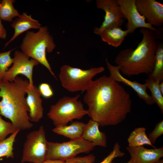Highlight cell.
<instances>
[{
  "label": "cell",
  "mask_w": 163,
  "mask_h": 163,
  "mask_svg": "<svg viewBox=\"0 0 163 163\" xmlns=\"http://www.w3.org/2000/svg\"><path fill=\"white\" fill-rule=\"evenodd\" d=\"M86 91L83 101L88 107L87 115L99 126L118 125L131 111L130 95L110 76L93 80Z\"/></svg>",
  "instance_id": "6da1fadb"
},
{
  "label": "cell",
  "mask_w": 163,
  "mask_h": 163,
  "mask_svg": "<svg viewBox=\"0 0 163 163\" xmlns=\"http://www.w3.org/2000/svg\"><path fill=\"white\" fill-rule=\"evenodd\" d=\"M29 85L28 80L18 76L11 82L0 80V115L10 120L20 130L30 129L34 126L30 120L25 97Z\"/></svg>",
  "instance_id": "7a4b0ae2"
},
{
  "label": "cell",
  "mask_w": 163,
  "mask_h": 163,
  "mask_svg": "<svg viewBox=\"0 0 163 163\" xmlns=\"http://www.w3.org/2000/svg\"><path fill=\"white\" fill-rule=\"evenodd\" d=\"M139 31L142 38L136 48L121 50L114 60L120 66V72L129 77L142 73L149 74L154 67L158 46L156 35L147 28H141Z\"/></svg>",
  "instance_id": "3957f363"
},
{
  "label": "cell",
  "mask_w": 163,
  "mask_h": 163,
  "mask_svg": "<svg viewBox=\"0 0 163 163\" xmlns=\"http://www.w3.org/2000/svg\"><path fill=\"white\" fill-rule=\"evenodd\" d=\"M56 47L47 27L42 26L37 32L28 31L20 46L23 53L45 66L56 79L46 56V52H52Z\"/></svg>",
  "instance_id": "277c9868"
},
{
  "label": "cell",
  "mask_w": 163,
  "mask_h": 163,
  "mask_svg": "<svg viewBox=\"0 0 163 163\" xmlns=\"http://www.w3.org/2000/svg\"><path fill=\"white\" fill-rule=\"evenodd\" d=\"M80 94L74 97L64 96L50 106L47 114L55 127L67 125L74 119H80L87 115V110L78 100Z\"/></svg>",
  "instance_id": "5b68a950"
},
{
  "label": "cell",
  "mask_w": 163,
  "mask_h": 163,
  "mask_svg": "<svg viewBox=\"0 0 163 163\" xmlns=\"http://www.w3.org/2000/svg\"><path fill=\"white\" fill-rule=\"evenodd\" d=\"M104 69L101 66L83 70L65 65L61 67L59 77L62 87L69 91H84L91 84L93 78Z\"/></svg>",
  "instance_id": "8992f818"
},
{
  "label": "cell",
  "mask_w": 163,
  "mask_h": 163,
  "mask_svg": "<svg viewBox=\"0 0 163 163\" xmlns=\"http://www.w3.org/2000/svg\"><path fill=\"white\" fill-rule=\"evenodd\" d=\"M44 127L30 132L27 136L21 162L42 163L46 160L47 143Z\"/></svg>",
  "instance_id": "52a82bcc"
},
{
  "label": "cell",
  "mask_w": 163,
  "mask_h": 163,
  "mask_svg": "<svg viewBox=\"0 0 163 163\" xmlns=\"http://www.w3.org/2000/svg\"><path fill=\"white\" fill-rule=\"evenodd\" d=\"M47 146L46 160L65 161L80 153H88L96 146L81 138L62 143L48 142Z\"/></svg>",
  "instance_id": "ba28073f"
},
{
  "label": "cell",
  "mask_w": 163,
  "mask_h": 163,
  "mask_svg": "<svg viewBox=\"0 0 163 163\" xmlns=\"http://www.w3.org/2000/svg\"><path fill=\"white\" fill-rule=\"evenodd\" d=\"M30 57L22 51L16 50L14 53L12 66L5 73L2 80L11 82L18 75L21 74L26 76L29 82V88L33 87V70L35 66L39 63Z\"/></svg>",
  "instance_id": "9c48e42d"
},
{
  "label": "cell",
  "mask_w": 163,
  "mask_h": 163,
  "mask_svg": "<svg viewBox=\"0 0 163 163\" xmlns=\"http://www.w3.org/2000/svg\"><path fill=\"white\" fill-rule=\"evenodd\" d=\"M96 5L105 11V15L100 27L94 28V33L99 35L105 29L120 27L123 24L124 18L117 0H97Z\"/></svg>",
  "instance_id": "30bf717a"
},
{
  "label": "cell",
  "mask_w": 163,
  "mask_h": 163,
  "mask_svg": "<svg viewBox=\"0 0 163 163\" xmlns=\"http://www.w3.org/2000/svg\"><path fill=\"white\" fill-rule=\"evenodd\" d=\"M124 19L127 21L126 30L129 34H133L139 28L149 29L154 32L158 29L145 21V18L139 12L136 5V0H117Z\"/></svg>",
  "instance_id": "8fae6325"
},
{
  "label": "cell",
  "mask_w": 163,
  "mask_h": 163,
  "mask_svg": "<svg viewBox=\"0 0 163 163\" xmlns=\"http://www.w3.org/2000/svg\"><path fill=\"white\" fill-rule=\"evenodd\" d=\"M137 8L147 23L159 27L163 24V4L155 0H136ZM154 27V26H153Z\"/></svg>",
  "instance_id": "7c38bea8"
},
{
  "label": "cell",
  "mask_w": 163,
  "mask_h": 163,
  "mask_svg": "<svg viewBox=\"0 0 163 163\" xmlns=\"http://www.w3.org/2000/svg\"><path fill=\"white\" fill-rule=\"evenodd\" d=\"M105 62L109 71L110 76L117 82H121L129 86L136 93L139 98L143 100L147 104L152 105L155 103L151 96L146 91V84H141L136 81H131L125 77L121 74L119 66H115L111 64L106 58Z\"/></svg>",
  "instance_id": "4fadbf2b"
},
{
  "label": "cell",
  "mask_w": 163,
  "mask_h": 163,
  "mask_svg": "<svg viewBox=\"0 0 163 163\" xmlns=\"http://www.w3.org/2000/svg\"><path fill=\"white\" fill-rule=\"evenodd\" d=\"M130 159L134 163H157L163 157V147L148 149L143 146H127Z\"/></svg>",
  "instance_id": "5bb4252c"
},
{
  "label": "cell",
  "mask_w": 163,
  "mask_h": 163,
  "mask_svg": "<svg viewBox=\"0 0 163 163\" xmlns=\"http://www.w3.org/2000/svg\"><path fill=\"white\" fill-rule=\"evenodd\" d=\"M26 97L29 108V115L31 122L37 123L43 118V108L41 95L38 88L34 85L33 87L27 88Z\"/></svg>",
  "instance_id": "9a60e30c"
},
{
  "label": "cell",
  "mask_w": 163,
  "mask_h": 163,
  "mask_svg": "<svg viewBox=\"0 0 163 163\" xmlns=\"http://www.w3.org/2000/svg\"><path fill=\"white\" fill-rule=\"evenodd\" d=\"M11 26L14 29V33L11 39L5 43V47H6L20 34L31 29H39L41 24L38 21L28 15L26 12L23 13L18 17L11 24Z\"/></svg>",
  "instance_id": "2e32d148"
},
{
  "label": "cell",
  "mask_w": 163,
  "mask_h": 163,
  "mask_svg": "<svg viewBox=\"0 0 163 163\" xmlns=\"http://www.w3.org/2000/svg\"><path fill=\"white\" fill-rule=\"evenodd\" d=\"M97 122L91 119L85 124L82 138L94 143L95 146H107V136L104 132L100 131Z\"/></svg>",
  "instance_id": "e0dca14e"
},
{
  "label": "cell",
  "mask_w": 163,
  "mask_h": 163,
  "mask_svg": "<svg viewBox=\"0 0 163 163\" xmlns=\"http://www.w3.org/2000/svg\"><path fill=\"white\" fill-rule=\"evenodd\" d=\"M129 34L127 30H123L119 27L105 29L99 35L103 41L109 45L117 47L121 44L125 37Z\"/></svg>",
  "instance_id": "ac0fdd59"
},
{
  "label": "cell",
  "mask_w": 163,
  "mask_h": 163,
  "mask_svg": "<svg viewBox=\"0 0 163 163\" xmlns=\"http://www.w3.org/2000/svg\"><path fill=\"white\" fill-rule=\"evenodd\" d=\"M85 125L83 122L75 121L69 125L55 127L52 131L71 140L75 139L82 138Z\"/></svg>",
  "instance_id": "d6986e66"
},
{
  "label": "cell",
  "mask_w": 163,
  "mask_h": 163,
  "mask_svg": "<svg viewBox=\"0 0 163 163\" xmlns=\"http://www.w3.org/2000/svg\"><path fill=\"white\" fill-rule=\"evenodd\" d=\"M127 141L128 146L130 147L148 145L154 148H156L151 142L146 133V129L144 127L135 128L130 133L128 138Z\"/></svg>",
  "instance_id": "ffe728a7"
},
{
  "label": "cell",
  "mask_w": 163,
  "mask_h": 163,
  "mask_svg": "<svg viewBox=\"0 0 163 163\" xmlns=\"http://www.w3.org/2000/svg\"><path fill=\"white\" fill-rule=\"evenodd\" d=\"M148 77L159 81H163V44L158 43L157 48L154 69L152 72L148 74Z\"/></svg>",
  "instance_id": "44dd1931"
},
{
  "label": "cell",
  "mask_w": 163,
  "mask_h": 163,
  "mask_svg": "<svg viewBox=\"0 0 163 163\" xmlns=\"http://www.w3.org/2000/svg\"><path fill=\"white\" fill-rule=\"evenodd\" d=\"M14 0H3L0 2V18L9 22L13 21V18L20 14L14 8Z\"/></svg>",
  "instance_id": "7402d4cb"
},
{
  "label": "cell",
  "mask_w": 163,
  "mask_h": 163,
  "mask_svg": "<svg viewBox=\"0 0 163 163\" xmlns=\"http://www.w3.org/2000/svg\"><path fill=\"white\" fill-rule=\"evenodd\" d=\"M147 88L151 91V96L154 102L163 113V95L161 92L159 87V81L148 77L145 80Z\"/></svg>",
  "instance_id": "603a6c76"
},
{
  "label": "cell",
  "mask_w": 163,
  "mask_h": 163,
  "mask_svg": "<svg viewBox=\"0 0 163 163\" xmlns=\"http://www.w3.org/2000/svg\"><path fill=\"white\" fill-rule=\"evenodd\" d=\"M20 131L18 129L8 137L0 142V158L5 157L14 158L13 146L16 138Z\"/></svg>",
  "instance_id": "cb8c5ba5"
},
{
  "label": "cell",
  "mask_w": 163,
  "mask_h": 163,
  "mask_svg": "<svg viewBox=\"0 0 163 163\" xmlns=\"http://www.w3.org/2000/svg\"><path fill=\"white\" fill-rule=\"evenodd\" d=\"M14 49L15 48L7 52L0 53V80H2L8 68L13 63V58H11L10 54Z\"/></svg>",
  "instance_id": "d4e9b609"
},
{
  "label": "cell",
  "mask_w": 163,
  "mask_h": 163,
  "mask_svg": "<svg viewBox=\"0 0 163 163\" xmlns=\"http://www.w3.org/2000/svg\"><path fill=\"white\" fill-rule=\"evenodd\" d=\"M17 130L11 122L5 121L0 116V142L5 139L8 135L13 134Z\"/></svg>",
  "instance_id": "484cf974"
},
{
  "label": "cell",
  "mask_w": 163,
  "mask_h": 163,
  "mask_svg": "<svg viewBox=\"0 0 163 163\" xmlns=\"http://www.w3.org/2000/svg\"><path fill=\"white\" fill-rule=\"evenodd\" d=\"M120 148L119 143L116 142L112 151L100 163H111L115 158L123 157L125 153L120 150Z\"/></svg>",
  "instance_id": "4316f807"
},
{
  "label": "cell",
  "mask_w": 163,
  "mask_h": 163,
  "mask_svg": "<svg viewBox=\"0 0 163 163\" xmlns=\"http://www.w3.org/2000/svg\"><path fill=\"white\" fill-rule=\"evenodd\" d=\"M163 134V120H161L155 125L154 129L149 134L148 138L151 143L154 144L157 139Z\"/></svg>",
  "instance_id": "83f0119b"
},
{
  "label": "cell",
  "mask_w": 163,
  "mask_h": 163,
  "mask_svg": "<svg viewBox=\"0 0 163 163\" xmlns=\"http://www.w3.org/2000/svg\"><path fill=\"white\" fill-rule=\"evenodd\" d=\"M95 157L93 154L83 157H74L65 160L66 163H93Z\"/></svg>",
  "instance_id": "f1b7e54d"
},
{
  "label": "cell",
  "mask_w": 163,
  "mask_h": 163,
  "mask_svg": "<svg viewBox=\"0 0 163 163\" xmlns=\"http://www.w3.org/2000/svg\"><path fill=\"white\" fill-rule=\"evenodd\" d=\"M38 89L41 95L45 98H50L53 95V90L50 85L47 83H42L40 84Z\"/></svg>",
  "instance_id": "f546056e"
},
{
  "label": "cell",
  "mask_w": 163,
  "mask_h": 163,
  "mask_svg": "<svg viewBox=\"0 0 163 163\" xmlns=\"http://www.w3.org/2000/svg\"><path fill=\"white\" fill-rule=\"evenodd\" d=\"M7 36V31L2 23L1 19L0 18V40L1 39H6Z\"/></svg>",
  "instance_id": "4dcf8cb0"
},
{
  "label": "cell",
  "mask_w": 163,
  "mask_h": 163,
  "mask_svg": "<svg viewBox=\"0 0 163 163\" xmlns=\"http://www.w3.org/2000/svg\"><path fill=\"white\" fill-rule=\"evenodd\" d=\"M42 163H66V162L63 160H46Z\"/></svg>",
  "instance_id": "1f68e13d"
},
{
  "label": "cell",
  "mask_w": 163,
  "mask_h": 163,
  "mask_svg": "<svg viewBox=\"0 0 163 163\" xmlns=\"http://www.w3.org/2000/svg\"><path fill=\"white\" fill-rule=\"evenodd\" d=\"M159 87L161 92L163 95V82H161L159 84Z\"/></svg>",
  "instance_id": "d6a6232c"
},
{
  "label": "cell",
  "mask_w": 163,
  "mask_h": 163,
  "mask_svg": "<svg viewBox=\"0 0 163 163\" xmlns=\"http://www.w3.org/2000/svg\"><path fill=\"white\" fill-rule=\"evenodd\" d=\"M111 163H115L112 162ZM126 163H134L133 162V161L131 159H130Z\"/></svg>",
  "instance_id": "836d02e7"
},
{
  "label": "cell",
  "mask_w": 163,
  "mask_h": 163,
  "mask_svg": "<svg viewBox=\"0 0 163 163\" xmlns=\"http://www.w3.org/2000/svg\"><path fill=\"white\" fill-rule=\"evenodd\" d=\"M157 163H163V160L162 159L160 160Z\"/></svg>",
  "instance_id": "e575fe53"
},
{
  "label": "cell",
  "mask_w": 163,
  "mask_h": 163,
  "mask_svg": "<svg viewBox=\"0 0 163 163\" xmlns=\"http://www.w3.org/2000/svg\"><path fill=\"white\" fill-rule=\"evenodd\" d=\"M1 1L0 0V2H1Z\"/></svg>",
  "instance_id": "d590c367"
}]
</instances>
